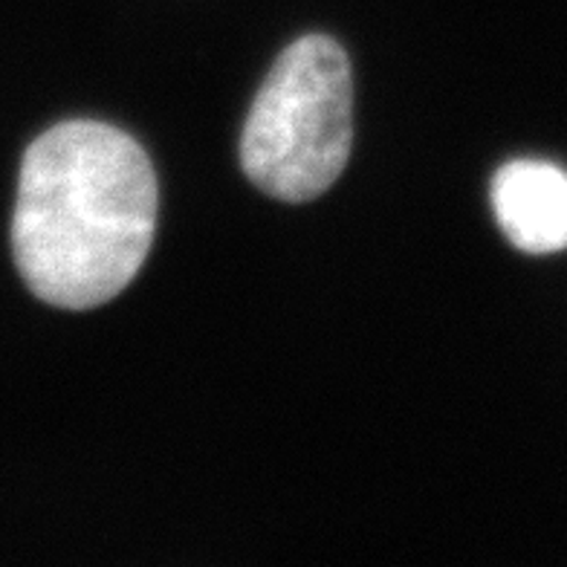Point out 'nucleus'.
I'll list each match as a JSON object with an SVG mask.
<instances>
[{"label": "nucleus", "instance_id": "f03ea898", "mask_svg": "<svg viewBox=\"0 0 567 567\" xmlns=\"http://www.w3.org/2000/svg\"><path fill=\"white\" fill-rule=\"evenodd\" d=\"M351 145V61L333 38H299L255 96L240 136V165L269 197L307 203L337 183Z\"/></svg>", "mask_w": 567, "mask_h": 567}, {"label": "nucleus", "instance_id": "f257e3e1", "mask_svg": "<svg viewBox=\"0 0 567 567\" xmlns=\"http://www.w3.org/2000/svg\"><path fill=\"white\" fill-rule=\"evenodd\" d=\"M157 203V174L134 136L105 122H61L23 154L18 272L47 305H107L148 258Z\"/></svg>", "mask_w": 567, "mask_h": 567}, {"label": "nucleus", "instance_id": "7ed1b4c3", "mask_svg": "<svg viewBox=\"0 0 567 567\" xmlns=\"http://www.w3.org/2000/svg\"><path fill=\"white\" fill-rule=\"evenodd\" d=\"M493 209L515 249L550 255L567 249V174L542 159H515L493 179Z\"/></svg>", "mask_w": 567, "mask_h": 567}]
</instances>
